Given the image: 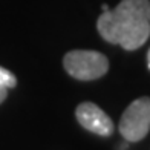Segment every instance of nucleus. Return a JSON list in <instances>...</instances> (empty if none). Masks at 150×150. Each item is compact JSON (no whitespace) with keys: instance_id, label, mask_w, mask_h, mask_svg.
<instances>
[{"instance_id":"obj_1","label":"nucleus","mask_w":150,"mask_h":150,"mask_svg":"<svg viewBox=\"0 0 150 150\" xmlns=\"http://www.w3.org/2000/svg\"><path fill=\"white\" fill-rule=\"evenodd\" d=\"M98 34L106 42L135 51L150 37V0H121L98 17Z\"/></svg>"},{"instance_id":"obj_2","label":"nucleus","mask_w":150,"mask_h":150,"mask_svg":"<svg viewBox=\"0 0 150 150\" xmlns=\"http://www.w3.org/2000/svg\"><path fill=\"white\" fill-rule=\"evenodd\" d=\"M63 66L71 77L80 81H92L107 74L109 60L98 51L75 49L64 55Z\"/></svg>"},{"instance_id":"obj_3","label":"nucleus","mask_w":150,"mask_h":150,"mask_svg":"<svg viewBox=\"0 0 150 150\" xmlns=\"http://www.w3.org/2000/svg\"><path fill=\"white\" fill-rule=\"evenodd\" d=\"M118 130L130 142L144 139L150 130V97L136 98L121 115Z\"/></svg>"},{"instance_id":"obj_4","label":"nucleus","mask_w":150,"mask_h":150,"mask_svg":"<svg viewBox=\"0 0 150 150\" xmlns=\"http://www.w3.org/2000/svg\"><path fill=\"white\" fill-rule=\"evenodd\" d=\"M75 118L81 124V127L98 136L106 138V136H110L115 130L110 117L101 107L91 101H84V103L78 104V107L75 109Z\"/></svg>"},{"instance_id":"obj_5","label":"nucleus","mask_w":150,"mask_h":150,"mask_svg":"<svg viewBox=\"0 0 150 150\" xmlns=\"http://www.w3.org/2000/svg\"><path fill=\"white\" fill-rule=\"evenodd\" d=\"M0 86L6 87V89H11V87H16L17 86V78L16 75L9 72L8 69L0 66Z\"/></svg>"},{"instance_id":"obj_6","label":"nucleus","mask_w":150,"mask_h":150,"mask_svg":"<svg viewBox=\"0 0 150 150\" xmlns=\"http://www.w3.org/2000/svg\"><path fill=\"white\" fill-rule=\"evenodd\" d=\"M6 97H8V89H6V87H2V86H0V104H2L3 101L6 100Z\"/></svg>"},{"instance_id":"obj_7","label":"nucleus","mask_w":150,"mask_h":150,"mask_svg":"<svg viewBox=\"0 0 150 150\" xmlns=\"http://www.w3.org/2000/svg\"><path fill=\"white\" fill-rule=\"evenodd\" d=\"M147 66H149V69H150V49H149V54H147Z\"/></svg>"}]
</instances>
